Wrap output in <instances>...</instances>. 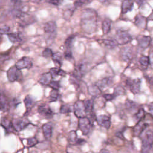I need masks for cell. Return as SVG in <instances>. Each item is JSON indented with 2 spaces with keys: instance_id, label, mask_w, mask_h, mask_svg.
Here are the masks:
<instances>
[{
  "instance_id": "cell-8",
  "label": "cell",
  "mask_w": 153,
  "mask_h": 153,
  "mask_svg": "<svg viewBox=\"0 0 153 153\" xmlns=\"http://www.w3.org/2000/svg\"><path fill=\"white\" fill-rule=\"evenodd\" d=\"M19 70L23 69H29L32 66V62L28 57H23L20 58L14 65Z\"/></svg>"
},
{
  "instance_id": "cell-32",
  "label": "cell",
  "mask_w": 153,
  "mask_h": 153,
  "mask_svg": "<svg viewBox=\"0 0 153 153\" xmlns=\"http://www.w3.org/2000/svg\"><path fill=\"white\" fill-rule=\"evenodd\" d=\"M139 63L143 67V68L146 69L149 64V58L146 56H142L139 59Z\"/></svg>"
},
{
  "instance_id": "cell-23",
  "label": "cell",
  "mask_w": 153,
  "mask_h": 153,
  "mask_svg": "<svg viewBox=\"0 0 153 153\" xmlns=\"http://www.w3.org/2000/svg\"><path fill=\"white\" fill-rule=\"evenodd\" d=\"M123 50L121 53V58L125 62H127L130 60L133 56L131 50L129 47H125L123 48Z\"/></svg>"
},
{
  "instance_id": "cell-17",
  "label": "cell",
  "mask_w": 153,
  "mask_h": 153,
  "mask_svg": "<svg viewBox=\"0 0 153 153\" xmlns=\"http://www.w3.org/2000/svg\"><path fill=\"white\" fill-rule=\"evenodd\" d=\"M152 39L151 37L149 36H142L140 37L137 41L138 45L140 48L142 49H145L148 48L151 42Z\"/></svg>"
},
{
  "instance_id": "cell-5",
  "label": "cell",
  "mask_w": 153,
  "mask_h": 153,
  "mask_svg": "<svg viewBox=\"0 0 153 153\" xmlns=\"http://www.w3.org/2000/svg\"><path fill=\"white\" fill-rule=\"evenodd\" d=\"M20 70H19L15 66L10 67L7 71V76L11 82L19 81L22 76Z\"/></svg>"
},
{
  "instance_id": "cell-41",
  "label": "cell",
  "mask_w": 153,
  "mask_h": 153,
  "mask_svg": "<svg viewBox=\"0 0 153 153\" xmlns=\"http://www.w3.org/2000/svg\"><path fill=\"white\" fill-rule=\"evenodd\" d=\"M42 56L44 57H51L53 54V53L52 51V50L49 48H45L42 53Z\"/></svg>"
},
{
  "instance_id": "cell-37",
  "label": "cell",
  "mask_w": 153,
  "mask_h": 153,
  "mask_svg": "<svg viewBox=\"0 0 153 153\" xmlns=\"http://www.w3.org/2000/svg\"><path fill=\"white\" fill-rule=\"evenodd\" d=\"M59 97V93L58 90H52L50 91V96H49V99L50 102H56Z\"/></svg>"
},
{
  "instance_id": "cell-35",
  "label": "cell",
  "mask_w": 153,
  "mask_h": 153,
  "mask_svg": "<svg viewBox=\"0 0 153 153\" xmlns=\"http://www.w3.org/2000/svg\"><path fill=\"white\" fill-rule=\"evenodd\" d=\"M125 93H126V91H125V89L124 88V87L121 85H118L114 88L113 94L115 97V96H120V95H123Z\"/></svg>"
},
{
  "instance_id": "cell-22",
  "label": "cell",
  "mask_w": 153,
  "mask_h": 153,
  "mask_svg": "<svg viewBox=\"0 0 153 153\" xmlns=\"http://www.w3.org/2000/svg\"><path fill=\"white\" fill-rule=\"evenodd\" d=\"M111 20L109 18H105L102 23V29L103 34L108 33L111 29Z\"/></svg>"
},
{
  "instance_id": "cell-10",
  "label": "cell",
  "mask_w": 153,
  "mask_h": 153,
  "mask_svg": "<svg viewBox=\"0 0 153 153\" xmlns=\"http://www.w3.org/2000/svg\"><path fill=\"white\" fill-rule=\"evenodd\" d=\"M11 121L14 130L17 131L23 130L29 124V121L25 118H16Z\"/></svg>"
},
{
  "instance_id": "cell-46",
  "label": "cell",
  "mask_w": 153,
  "mask_h": 153,
  "mask_svg": "<svg viewBox=\"0 0 153 153\" xmlns=\"http://www.w3.org/2000/svg\"><path fill=\"white\" fill-rule=\"evenodd\" d=\"M65 57L66 59H71L72 58V53L71 51V49H68V50H66L65 54H64Z\"/></svg>"
},
{
  "instance_id": "cell-53",
  "label": "cell",
  "mask_w": 153,
  "mask_h": 153,
  "mask_svg": "<svg viewBox=\"0 0 153 153\" xmlns=\"http://www.w3.org/2000/svg\"><path fill=\"white\" fill-rule=\"evenodd\" d=\"M101 3L103 4H108L111 2V0H99Z\"/></svg>"
},
{
  "instance_id": "cell-15",
  "label": "cell",
  "mask_w": 153,
  "mask_h": 153,
  "mask_svg": "<svg viewBox=\"0 0 153 153\" xmlns=\"http://www.w3.org/2000/svg\"><path fill=\"white\" fill-rule=\"evenodd\" d=\"M1 125L5 129L7 133H13L15 131L12 121L6 117H2L1 120Z\"/></svg>"
},
{
  "instance_id": "cell-3",
  "label": "cell",
  "mask_w": 153,
  "mask_h": 153,
  "mask_svg": "<svg viewBox=\"0 0 153 153\" xmlns=\"http://www.w3.org/2000/svg\"><path fill=\"white\" fill-rule=\"evenodd\" d=\"M114 39L118 45H125L131 41L132 37L128 32L124 30H118L116 32Z\"/></svg>"
},
{
  "instance_id": "cell-36",
  "label": "cell",
  "mask_w": 153,
  "mask_h": 153,
  "mask_svg": "<svg viewBox=\"0 0 153 153\" xmlns=\"http://www.w3.org/2000/svg\"><path fill=\"white\" fill-rule=\"evenodd\" d=\"M52 59L56 63H58L60 66L62 65V54L60 53H53L52 56Z\"/></svg>"
},
{
  "instance_id": "cell-26",
  "label": "cell",
  "mask_w": 153,
  "mask_h": 153,
  "mask_svg": "<svg viewBox=\"0 0 153 153\" xmlns=\"http://www.w3.org/2000/svg\"><path fill=\"white\" fill-rule=\"evenodd\" d=\"M24 103L27 111H30L35 105V102L30 96H26L24 99Z\"/></svg>"
},
{
  "instance_id": "cell-1",
  "label": "cell",
  "mask_w": 153,
  "mask_h": 153,
  "mask_svg": "<svg viewBox=\"0 0 153 153\" xmlns=\"http://www.w3.org/2000/svg\"><path fill=\"white\" fill-rule=\"evenodd\" d=\"M97 14L95 10L86 8L81 16V26L85 32L90 33L96 31L97 27Z\"/></svg>"
},
{
  "instance_id": "cell-55",
  "label": "cell",
  "mask_w": 153,
  "mask_h": 153,
  "mask_svg": "<svg viewBox=\"0 0 153 153\" xmlns=\"http://www.w3.org/2000/svg\"><path fill=\"white\" fill-rule=\"evenodd\" d=\"M0 36H1V35H0Z\"/></svg>"
},
{
  "instance_id": "cell-29",
  "label": "cell",
  "mask_w": 153,
  "mask_h": 153,
  "mask_svg": "<svg viewBox=\"0 0 153 153\" xmlns=\"http://www.w3.org/2000/svg\"><path fill=\"white\" fill-rule=\"evenodd\" d=\"M89 94L93 96H97L101 93V90L96 85H92L88 89Z\"/></svg>"
},
{
  "instance_id": "cell-12",
  "label": "cell",
  "mask_w": 153,
  "mask_h": 153,
  "mask_svg": "<svg viewBox=\"0 0 153 153\" xmlns=\"http://www.w3.org/2000/svg\"><path fill=\"white\" fill-rule=\"evenodd\" d=\"M149 124L143 121V120H141L137 122V123L133 127V134L136 136H140L143 131L147 128Z\"/></svg>"
},
{
  "instance_id": "cell-51",
  "label": "cell",
  "mask_w": 153,
  "mask_h": 153,
  "mask_svg": "<svg viewBox=\"0 0 153 153\" xmlns=\"http://www.w3.org/2000/svg\"><path fill=\"white\" fill-rule=\"evenodd\" d=\"M85 142V141L84 139H78L76 144H78V145H83Z\"/></svg>"
},
{
  "instance_id": "cell-7",
  "label": "cell",
  "mask_w": 153,
  "mask_h": 153,
  "mask_svg": "<svg viewBox=\"0 0 153 153\" xmlns=\"http://www.w3.org/2000/svg\"><path fill=\"white\" fill-rule=\"evenodd\" d=\"M126 84L133 94H137L140 91L141 80L140 78H136L133 80L127 79L126 80Z\"/></svg>"
},
{
  "instance_id": "cell-19",
  "label": "cell",
  "mask_w": 153,
  "mask_h": 153,
  "mask_svg": "<svg viewBox=\"0 0 153 153\" xmlns=\"http://www.w3.org/2000/svg\"><path fill=\"white\" fill-rule=\"evenodd\" d=\"M10 107L7 97L3 93H0V111H6Z\"/></svg>"
},
{
  "instance_id": "cell-38",
  "label": "cell",
  "mask_w": 153,
  "mask_h": 153,
  "mask_svg": "<svg viewBox=\"0 0 153 153\" xmlns=\"http://www.w3.org/2000/svg\"><path fill=\"white\" fill-rule=\"evenodd\" d=\"M74 38H75V36L74 35H71V36H69L66 39L65 42V46L66 47V50L71 49V45H72V43Z\"/></svg>"
},
{
  "instance_id": "cell-14",
  "label": "cell",
  "mask_w": 153,
  "mask_h": 153,
  "mask_svg": "<svg viewBox=\"0 0 153 153\" xmlns=\"http://www.w3.org/2000/svg\"><path fill=\"white\" fill-rule=\"evenodd\" d=\"M38 113L46 118H50L53 115V112L50 107L45 104L41 105L38 108Z\"/></svg>"
},
{
  "instance_id": "cell-30",
  "label": "cell",
  "mask_w": 153,
  "mask_h": 153,
  "mask_svg": "<svg viewBox=\"0 0 153 153\" xmlns=\"http://www.w3.org/2000/svg\"><path fill=\"white\" fill-rule=\"evenodd\" d=\"M146 19L139 14V15H137L135 17V20H134V23L137 26V27H143V26L145 25V22H146Z\"/></svg>"
},
{
  "instance_id": "cell-6",
  "label": "cell",
  "mask_w": 153,
  "mask_h": 153,
  "mask_svg": "<svg viewBox=\"0 0 153 153\" xmlns=\"http://www.w3.org/2000/svg\"><path fill=\"white\" fill-rule=\"evenodd\" d=\"M44 30L45 33L50 35L48 38V40H51V41L54 39L56 35L57 30V25L54 22L50 21L45 23L44 26Z\"/></svg>"
},
{
  "instance_id": "cell-2",
  "label": "cell",
  "mask_w": 153,
  "mask_h": 153,
  "mask_svg": "<svg viewBox=\"0 0 153 153\" xmlns=\"http://www.w3.org/2000/svg\"><path fill=\"white\" fill-rule=\"evenodd\" d=\"M153 133L152 130H148L143 137L142 143V153H151L152 148Z\"/></svg>"
},
{
  "instance_id": "cell-31",
  "label": "cell",
  "mask_w": 153,
  "mask_h": 153,
  "mask_svg": "<svg viewBox=\"0 0 153 153\" xmlns=\"http://www.w3.org/2000/svg\"><path fill=\"white\" fill-rule=\"evenodd\" d=\"M77 135L75 131H71L69 133L68 136V142L70 144L74 145L76 144V141H77Z\"/></svg>"
},
{
  "instance_id": "cell-21",
  "label": "cell",
  "mask_w": 153,
  "mask_h": 153,
  "mask_svg": "<svg viewBox=\"0 0 153 153\" xmlns=\"http://www.w3.org/2000/svg\"><path fill=\"white\" fill-rule=\"evenodd\" d=\"M84 105L85 108V111L87 114L91 116L93 114V111L94 108V101L92 99H88L84 101Z\"/></svg>"
},
{
  "instance_id": "cell-45",
  "label": "cell",
  "mask_w": 153,
  "mask_h": 153,
  "mask_svg": "<svg viewBox=\"0 0 153 153\" xmlns=\"http://www.w3.org/2000/svg\"><path fill=\"white\" fill-rule=\"evenodd\" d=\"M10 28L8 26H4L2 27H0V35H7L9 33Z\"/></svg>"
},
{
  "instance_id": "cell-48",
  "label": "cell",
  "mask_w": 153,
  "mask_h": 153,
  "mask_svg": "<svg viewBox=\"0 0 153 153\" xmlns=\"http://www.w3.org/2000/svg\"><path fill=\"white\" fill-rule=\"evenodd\" d=\"M25 1V0H11V3L14 6H17V7H18Z\"/></svg>"
},
{
  "instance_id": "cell-39",
  "label": "cell",
  "mask_w": 153,
  "mask_h": 153,
  "mask_svg": "<svg viewBox=\"0 0 153 153\" xmlns=\"http://www.w3.org/2000/svg\"><path fill=\"white\" fill-rule=\"evenodd\" d=\"M10 53L9 52H5L0 53V65L3 64L6 60L9 59Z\"/></svg>"
},
{
  "instance_id": "cell-11",
  "label": "cell",
  "mask_w": 153,
  "mask_h": 153,
  "mask_svg": "<svg viewBox=\"0 0 153 153\" xmlns=\"http://www.w3.org/2000/svg\"><path fill=\"white\" fill-rule=\"evenodd\" d=\"M96 120L97 121V124L106 129H109L111 127V118L109 116L106 115H100L96 117Z\"/></svg>"
},
{
  "instance_id": "cell-43",
  "label": "cell",
  "mask_w": 153,
  "mask_h": 153,
  "mask_svg": "<svg viewBox=\"0 0 153 153\" xmlns=\"http://www.w3.org/2000/svg\"><path fill=\"white\" fill-rule=\"evenodd\" d=\"M60 112L62 114H68L71 112V109L69 105H63L60 107Z\"/></svg>"
},
{
  "instance_id": "cell-40",
  "label": "cell",
  "mask_w": 153,
  "mask_h": 153,
  "mask_svg": "<svg viewBox=\"0 0 153 153\" xmlns=\"http://www.w3.org/2000/svg\"><path fill=\"white\" fill-rule=\"evenodd\" d=\"M27 144L29 147H33V146H35L38 143V140H37V139L36 137L29 138V139H27Z\"/></svg>"
},
{
  "instance_id": "cell-54",
  "label": "cell",
  "mask_w": 153,
  "mask_h": 153,
  "mask_svg": "<svg viewBox=\"0 0 153 153\" xmlns=\"http://www.w3.org/2000/svg\"><path fill=\"white\" fill-rule=\"evenodd\" d=\"M33 3H36V4H38V3H40L42 0H30Z\"/></svg>"
},
{
  "instance_id": "cell-24",
  "label": "cell",
  "mask_w": 153,
  "mask_h": 153,
  "mask_svg": "<svg viewBox=\"0 0 153 153\" xmlns=\"http://www.w3.org/2000/svg\"><path fill=\"white\" fill-rule=\"evenodd\" d=\"M52 79V77L51 76V75L50 74L49 72H47V73H44L43 74H42V75L41 76V77L39 78L38 82L44 85H48L50 82L51 81V79Z\"/></svg>"
},
{
  "instance_id": "cell-49",
  "label": "cell",
  "mask_w": 153,
  "mask_h": 153,
  "mask_svg": "<svg viewBox=\"0 0 153 153\" xmlns=\"http://www.w3.org/2000/svg\"><path fill=\"white\" fill-rule=\"evenodd\" d=\"M60 1L61 0H48V2L52 4V5L57 6L60 4Z\"/></svg>"
},
{
  "instance_id": "cell-42",
  "label": "cell",
  "mask_w": 153,
  "mask_h": 153,
  "mask_svg": "<svg viewBox=\"0 0 153 153\" xmlns=\"http://www.w3.org/2000/svg\"><path fill=\"white\" fill-rule=\"evenodd\" d=\"M59 71H60V68H58L57 67H55V68H52L50 69V71H49V73L51 75L52 78H54L56 77V76H58L59 75Z\"/></svg>"
},
{
  "instance_id": "cell-13",
  "label": "cell",
  "mask_w": 153,
  "mask_h": 153,
  "mask_svg": "<svg viewBox=\"0 0 153 153\" xmlns=\"http://www.w3.org/2000/svg\"><path fill=\"white\" fill-rule=\"evenodd\" d=\"M87 69V65L86 63H79L76 68L74 74L73 76L76 79L81 78L82 76L84 75V74L86 73Z\"/></svg>"
},
{
  "instance_id": "cell-50",
  "label": "cell",
  "mask_w": 153,
  "mask_h": 153,
  "mask_svg": "<svg viewBox=\"0 0 153 153\" xmlns=\"http://www.w3.org/2000/svg\"><path fill=\"white\" fill-rule=\"evenodd\" d=\"M115 136H116V137H117L118 138H119V139H120L121 140L124 139V136L123 135V133L121 132H120V131H118V132L116 133H115Z\"/></svg>"
},
{
  "instance_id": "cell-47",
  "label": "cell",
  "mask_w": 153,
  "mask_h": 153,
  "mask_svg": "<svg viewBox=\"0 0 153 153\" xmlns=\"http://www.w3.org/2000/svg\"><path fill=\"white\" fill-rule=\"evenodd\" d=\"M103 97L106 101H111L115 98V96L113 94H105L103 96Z\"/></svg>"
},
{
  "instance_id": "cell-44",
  "label": "cell",
  "mask_w": 153,
  "mask_h": 153,
  "mask_svg": "<svg viewBox=\"0 0 153 153\" xmlns=\"http://www.w3.org/2000/svg\"><path fill=\"white\" fill-rule=\"evenodd\" d=\"M48 85L53 88V90H58L60 87L59 82L57 81H51L48 84Z\"/></svg>"
},
{
  "instance_id": "cell-18",
  "label": "cell",
  "mask_w": 153,
  "mask_h": 153,
  "mask_svg": "<svg viewBox=\"0 0 153 153\" xmlns=\"http://www.w3.org/2000/svg\"><path fill=\"white\" fill-rule=\"evenodd\" d=\"M133 0H123L121 3V13L126 14L130 11L133 7Z\"/></svg>"
},
{
  "instance_id": "cell-16",
  "label": "cell",
  "mask_w": 153,
  "mask_h": 153,
  "mask_svg": "<svg viewBox=\"0 0 153 153\" xmlns=\"http://www.w3.org/2000/svg\"><path fill=\"white\" fill-rule=\"evenodd\" d=\"M42 130L44 137L46 139H50L52 136L53 123L51 122H48L43 124L42 126Z\"/></svg>"
},
{
  "instance_id": "cell-27",
  "label": "cell",
  "mask_w": 153,
  "mask_h": 153,
  "mask_svg": "<svg viewBox=\"0 0 153 153\" xmlns=\"http://www.w3.org/2000/svg\"><path fill=\"white\" fill-rule=\"evenodd\" d=\"M101 42L107 48L112 49L116 47L118 45V44L115 41V39H103L100 40Z\"/></svg>"
},
{
  "instance_id": "cell-34",
  "label": "cell",
  "mask_w": 153,
  "mask_h": 153,
  "mask_svg": "<svg viewBox=\"0 0 153 153\" xmlns=\"http://www.w3.org/2000/svg\"><path fill=\"white\" fill-rule=\"evenodd\" d=\"M93 0H76L74 2V7L78 8L82 6L88 5L92 2Z\"/></svg>"
},
{
  "instance_id": "cell-4",
  "label": "cell",
  "mask_w": 153,
  "mask_h": 153,
  "mask_svg": "<svg viewBox=\"0 0 153 153\" xmlns=\"http://www.w3.org/2000/svg\"><path fill=\"white\" fill-rule=\"evenodd\" d=\"M92 127L91 121L87 117H84L79 118L78 127L84 135H87Z\"/></svg>"
},
{
  "instance_id": "cell-20",
  "label": "cell",
  "mask_w": 153,
  "mask_h": 153,
  "mask_svg": "<svg viewBox=\"0 0 153 153\" xmlns=\"http://www.w3.org/2000/svg\"><path fill=\"white\" fill-rule=\"evenodd\" d=\"M113 83L112 78L111 77H106L99 81L96 85L101 90L106 87H110Z\"/></svg>"
},
{
  "instance_id": "cell-33",
  "label": "cell",
  "mask_w": 153,
  "mask_h": 153,
  "mask_svg": "<svg viewBox=\"0 0 153 153\" xmlns=\"http://www.w3.org/2000/svg\"><path fill=\"white\" fill-rule=\"evenodd\" d=\"M134 119L136 120H137V121L141 120L143 119V118L145 116V111L142 108H140V109H139L134 114Z\"/></svg>"
},
{
  "instance_id": "cell-52",
  "label": "cell",
  "mask_w": 153,
  "mask_h": 153,
  "mask_svg": "<svg viewBox=\"0 0 153 153\" xmlns=\"http://www.w3.org/2000/svg\"><path fill=\"white\" fill-rule=\"evenodd\" d=\"M99 153H111V152L106 149H102L99 151Z\"/></svg>"
},
{
  "instance_id": "cell-25",
  "label": "cell",
  "mask_w": 153,
  "mask_h": 153,
  "mask_svg": "<svg viewBox=\"0 0 153 153\" xmlns=\"http://www.w3.org/2000/svg\"><path fill=\"white\" fill-rule=\"evenodd\" d=\"M125 106L126 109L130 112H134V111H137L138 105L130 100H127L125 103Z\"/></svg>"
},
{
  "instance_id": "cell-9",
  "label": "cell",
  "mask_w": 153,
  "mask_h": 153,
  "mask_svg": "<svg viewBox=\"0 0 153 153\" xmlns=\"http://www.w3.org/2000/svg\"><path fill=\"white\" fill-rule=\"evenodd\" d=\"M74 111L75 116L79 118L86 117V113L85 111V108L84 105V101H76L74 105Z\"/></svg>"
},
{
  "instance_id": "cell-28",
  "label": "cell",
  "mask_w": 153,
  "mask_h": 153,
  "mask_svg": "<svg viewBox=\"0 0 153 153\" xmlns=\"http://www.w3.org/2000/svg\"><path fill=\"white\" fill-rule=\"evenodd\" d=\"M8 39L13 44H17L22 41V38L18 33H9L7 34Z\"/></svg>"
}]
</instances>
